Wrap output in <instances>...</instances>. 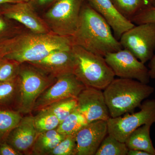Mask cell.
<instances>
[{
  "label": "cell",
  "mask_w": 155,
  "mask_h": 155,
  "mask_svg": "<svg viewBox=\"0 0 155 155\" xmlns=\"http://www.w3.org/2000/svg\"><path fill=\"white\" fill-rule=\"evenodd\" d=\"M0 13L8 19L21 23L33 33L51 32L28 2L4 4L0 7Z\"/></svg>",
  "instance_id": "obj_11"
},
{
  "label": "cell",
  "mask_w": 155,
  "mask_h": 155,
  "mask_svg": "<svg viewBox=\"0 0 155 155\" xmlns=\"http://www.w3.org/2000/svg\"><path fill=\"white\" fill-rule=\"evenodd\" d=\"M85 0H58L44 15L51 31L62 36H72L77 28Z\"/></svg>",
  "instance_id": "obj_6"
},
{
  "label": "cell",
  "mask_w": 155,
  "mask_h": 155,
  "mask_svg": "<svg viewBox=\"0 0 155 155\" xmlns=\"http://www.w3.org/2000/svg\"><path fill=\"white\" fill-rule=\"evenodd\" d=\"M104 58L115 76L135 79L145 84L149 82L148 69L128 50L123 48L108 53Z\"/></svg>",
  "instance_id": "obj_9"
},
{
  "label": "cell",
  "mask_w": 155,
  "mask_h": 155,
  "mask_svg": "<svg viewBox=\"0 0 155 155\" xmlns=\"http://www.w3.org/2000/svg\"><path fill=\"white\" fill-rule=\"evenodd\" d=\"M149 2L152 7H155V0H149Z\"/></svg>",
  "instance_id": "obj_37"
},
{
  "label": "cell",
  "mask_w": 155,
  "mask_h": 155,
  "mask_svg": "<svg viewBox=\"0 0 155 155\" xmlns=\"http://www.w3.org/2000/svg\"><path fill=\"white\" fill-rule=\"evenodd\" d=\"M48 155H76V134L66 136Z\"/></svg>",
  "instance_id": "obj_27"
},
{
  "label": "cell",
  "mask_w": 155,
  "mask_h": 155,
  "mask_svg": "<svg viewBox=\"0 0 155 155\" xmlns=\"http://www.w3.org/2000/svg\"><path fill=\"white\" fill-rule=\"evenodd\" d=\"M101 90L85 87L77 97V110L88 123L97 120L107 121L110 118L104 92Z\"/></svg>",
  "instance_id": "obj_12"
},
{
  "label": "cell",
  "mask_w": 155,
  "mask_h": 155,
  "mask_svg": "<svg viewBox=\"0 0 155 155\" xmlns=\"http://www.w3.org/2000/svg\"><path fill=\"white\" fill-rule=\"evenodd\" d=\"M20 64L11 59L0 60V83L12 80L18 76Z\"/></svg>",
  "instance_id": "obj_26"
},
{
  "label": "cell",
  "mask_w": 155,
  "mask_h": 155,
  "mask_svg": "<svg viewBox=\"0 0 155 155\" xmlns=\"http://www.w3.org/2000/svg\"><path fill=\"white\" fill-rule=\"evenodd\" d=\"M73 74L86 87L104 90L115 78V74L104 57L96 54L79 46L73 45Z\"/></svg>",
  "instance_id": "obj_4"
},
{
  "label": "cell",
  "mask_w": 155,
  "mask_h": 155,
  "mask_svg": "<svg viewBox=\"0 0 155 155\" xmlns=\"http://www.w3.org/2000/svg\"><path fill=\"white\" fill-rule=\"evenodd\" d=\"M22 115L14 110H0V144L6 141L11 130L21 121Z\"/></svg>",
  "instance_id": "obj_22"
},
{
  "label": "cell",
  "mask_w": 155,
  "mask_h": 155,
  "mask_svg": "<svg viewBox=\"0 0 155 155\" xmlns=\"http://www.w3.org/2000/svg\"><path fill=\"white\" fill-rule=\"evenodd\" d=\"M18 77L19 90L16 110L22 115L33 112L38 98L57 79L27 63L20 64Z\"/></svg>",
  "instance_id": "obj_5"
},
{
  "label": "cell",
  "mask_w": 155,
  "mask_h": 155,
  "mask_svg": "<svg viewBox=\"0 0 155 155\" xmlns=\"http://www.w3.org/2000/svg\"><path fill=\"white\" fill-rule=\"evenodd\" d=\"M88 123L85 117L76 109L60 123L56 129L63 135L76 134Z\"/></svg>",
  "instance_id": "obj_21"
},
{
  "label": "cell",
  "mask_w": 155,
  "mask_h": 155,
  "mask_svg": "<svg viewBox=\"0 0 155 155\" xmlns=\"http://www.w3.org/2000/svg\"><path fill=\"white\" fill-rule=\"evenodd\" d=\"M128 148L122 142L108 134L103 140L95 155H127Z\"/></svg>",
  "instance_id": "obj_24"
},
{
  "label": "cell",
  "mask_w": 155,
  "mask_h": 155,
  "mask_svg": "<svg viewBox=\"0 0 155 155\" xmlns=\"http://www.w3.org/2000/svg\"><path fill=\"white\" fill-rule=\"evenodd\" d=\"M151 125L146 124L137 128L129 134L125 140L129 150H139L155 155V148L150 136Z\"/></svg>",
  "instance_id": "obj_17"
},
{
  "label": "cell",
  "mask_w": 155,
  "mask_h": 155,
  "mask_svg": "<svg viewBox=\"0 0 155 155\" xmlns=\"http://www.w3.org/2000/svg\"><path fill=\"white\" fill-rule=\"evenodd\" d=\"M15 3L22 2H29L30 0H13Z\"/></svg>",
  "instance_id": "obj_36"
},
{
  "label": "cell",
  "mask_w": 155,
  "mask_h": 155,
  "mask_svg": "<svg viewBox=\"0 0 155 155\" xmlns=\"http://www.w3.org/2000/svg\"><path fill=\"white\" fill-rule=\"evenodd\" d=\"M135 25L155 22V7H148L140 11L131 20Z\"/></svg>",
  "instance_id": "obj_29"
},
{
  "label": "cell",
  "mask_w": 155,
  "mask_h": 155,
  "mask_svg": "<svg viewBox=\"0 0 155 155\" xmlns=\"http://www.w3.org/2000/svg\"><path fill=\"white\" fill-rule=\"evenodd\" d=\"M38 133L31 115L22 117L19 124L13 129L6 140L11 147L22 155H31V150Z\"/></svg>",
  "instance_id": "obj_15"
},
{
  "label": "cell",
  "mask_w": 155,
  "mask_h": 155,
  "mask_svg": "<svg viewBox=\"0 0 155 155\" xmlns=\"http://www.w3.org/2000/svg\"><path fill=\"white\" fill-rule=\"evenodd\" d=\"M65 136L56 129L39 133L32 147L31 155H48Z\"/></svg>",
  "instance_id": "obj_18"
},
{
  "label": "cell",
  "mask_w": 155,
  "mask_h": 155,
  "mask_svg": "<svg viewBox=\"0 0 155 155\" xmlns=\"http://www.w3.org/2000/svg\"><path fill=\"white\" fill-rule=\"evenodd\" d=\"M29 64L48 76L58 79L73 74L74 56L72 49L55 50L40 61Z\"/></svg>",
  "instance_id": "obj_14"
},
{
  "label": "cell",
  "mask_w": 155,
  "mask_h": 155,
  "mask_svg": "<svg viewBox=\"0 0 155 155\" xmlns=\"http://www.w3.org/2000/svg\"><path fill=\"white\" fill-rule=\"evenodd\" d=\"M123 17L131 21L140 11L150 7L149 0H110Z\"/></svg>",
  "instance_id": "obj_20"
},
{
  "label": "cell",
  "mask_w": 155,
  "mask_h": 155,
  "mask_svg": "<svg viewBox=\"0 0 155 155\" xmlns=\"http://www.w3.org/2000/svg\"><path fill=\"white\" fill-rule=\"evenodd\" d=\"M15 3L13 0H0V7L4 4Z\"/></svg>",
  "instance_id": "obj_34"
},
{
  "label": "cell",
  "mask_w": 155,
  "mask_h": 155,
  "mask_svg": "<svg viewBox=\"0 0 155 155\" xmlns=\"http://www.w3.org/2000/svg\"><path fill=\"white\" fill-rule=\"evenodd\" d=\"M137 25L123 34L119 41L123 48L145 64L154 54L155 22Z\"/></svg>",
  "instance_id": "obj_8"
},
{
  "label": "cell",
  "mask_w": 155,
  "mask_h": 155,
  "mask_svg": "<svg viewBox=\"0 0 155 155\" xmlns=\"http://www.w3.org/2000/svg\"><path fill=\"white\" fill-rule=\"evenodd\" d=\"M107 134V121L89 122L76 134V155H95Z\"/></svg>",
  "instance_id": "obj_13"
},
{
  "label": "cell",
  "mask_w": 155,
  "mask_h": 155,
  "mask_svg": "<svg viewBox=\"0 0 155 155\" xmlns=\"http://www.w3.org/2000/svg\"><path fill=\"white\" fill-rule=\"evenodd\" d=\"M85 87L73 74L61 76L40 96L35 104L33 111L38 112L66 99L77 98Z\"/></svg>",
  "instance_id": "obj_10"
},
{
  "label": "cell",
  "mask_w": 155,
  "mask_h": 155,
  "mask_svg": "<svg viewBox=\"0 0 155 155\" xmlns=\"http://www.w3.org/2000/svg\"><path fill=\"white\" fill-rule=\"evenodd\" d=\"M14 21L0 13V44L21 32Z\"/></svg>",
  "instance_id": "obj_28"
},
{
  "label": "cell",
  "mask_w": 155,
  "mask_h": 155,
  "mask_svg": "<svg viewBox=\"0 0 155 155\" xmlns=\"http://www.w3.org/2000/svg\"><path fill=\"white\" fill-rule=\"evenodd\" d=\"M19 90L18 76L12 80L0 83V110H16Z\"/></svg>",
  "instance_id": "obj_19"
},
{
  "label": "cell",
  "mask_w": 155,
  "mask_h": 155,
  "mask_svg": "<svg viewBox=\"0 0 155 155\" xmlns=\"http://www.w3.org/2000/svg\"><path fill=\"white\" fill-rule=\"evenodd\" d=\"M85 1L105 19L114 31V36L118 40L123 34L135 25L116 10L110 0Z\"/></svg>",
  "instance_id": "obj_16"
},
{
  "label": "cell",
  "mask_w": 155,
  "mask_h": 155,
  "mask_svg": "<svg viewBox=\"0 0 155 155\" xmlns=\"http://www.w3.org/2000/svg\"><path fill=\"white\" fill-rule=\"evenodd\" d=\"M0 45L5 52L4 58L21 64L40 61L55 50L71 49L73 45L71 36L31 31L20 32Z\"/></svg>",
  "instance_id": "obj_2"
},
{
  "label": "cell",
  "mask_w": 155,
  "mask_h": 155,
  "mask_svg": "<svg viewBox=\"0 0 155 155\" xmlns=\"http://www.w3.org/2000/svg\"><path fill=\"white\" fill-rule=\"evenodd\" d=\"M4 56H5V54H4V52L2 50V48L0 47V60L4 58Z\"/></svg>",
  "instance_id": "obj_35"
},
{
  "label": "cell",
  "mask_w": 155,
  "mask_h": 155,
  "mask_svg": "<svg viewBox=\"0 0 155 155\" xmlns=\"http://www.w3.org/2000/svg\"><path fill=\"white\" fill-rule=\"evenodd\" d=\"M127 155H151L150 153L139 150H129Z\"/></svg>",
  "instance_id": "obj_33"
},
{
  "label": "cell",
  "mask_w": 155,
  "mask_h": 155,
  "mask_svg": "<svg viewBox=\"0 0 155 155\" xmlns=\"http://www.w3.org/2000/svg\"><path fill=\"white\" fill-rule=\"evenodd\" d=\"M148 65L149 74L150 78L155 79V54L150 60Z\"/></svg>",
  "instance_id": "obj_32"
},
{
  "label": "cell",
  "mask_w": 155,
  "mask_h": 155,
  "mask_svg": "<svg viewBox=\"0 0 155 155\" xmlns=\"http://www.w3.org/2000/svg\"><path fill=\"white\" fill-rule=\"evenodd\" d=\"M139 108L140 110L136 113L109 118L107 121L108 134L125 142L127 137L137 128L155 123V99L146 100Z\"/></svg>",
  "instance_id": "obj_7"
},
{
  "label": "cell",
  "mask_w": 155,
  "mask_h": 155,
  "mask_svg": "<svg viewBox=\"0 0 155 155\" xmlns=\"http://www.w3.org/2000/svg\"><path fill=\"white\" fill-rule=\"evenodd\" d=\"M58 0H30L28 2L35 9L50 7Z\"/></svg>",
  "instance_id": "obj_31"
},
{
  "label": "cell",
  "mask_w": 155,
  "mask_h": 155,
  "mask_svg": "<svg viewBox=\"0 0 155 155\" xmlns=\"http://www.w3.org/2000/svg\"><path fill=\"white\" fill-rule=\"evenodd\" d=\"M38 112L36 116H33L35 126L38 133L57 129L60 122L54 114L46 108Z\"/></svg>",
  "instance_id": "obj_23"
},
{
  "label": "cell",
  "mask_w": 155,
  "mask_h": 155,
  "mask_svg": "<svg viewBox=\"0 0 155 155\" xmlns=\"http://www.w3.org/2000/svg\"><path fill=\"white\" fill-rule=\"evenodd\" d=\"M0 155H22L6 142L0 144Z\"/></svg>",
  "instance_id": "obj_30"
},
{
  "label": "cell",
  "mask_w": 155,
  "mask_h": 155,
  "mask_svg": "<svg viewBox=\"0 0 155 155\" xmlns=\"http://www.w3.org/2000/svg\"><path fill=\"white\" fill-rule=\"evenodd\" d=\"M154 91L148 84L119 78H114L103 92L110 117L116 118L133 113Z\"/></svg>",
  "instance_id": "obj_3"
},
{
  "label": "cell",
  "mask_w": 155,
  "mask_h": 155,
  "mask_svg": "<svg viewBox=\"0 0 155 155\" xmlns=\"http://www.w3.org/2000/svg\"><path fill=\"white\" fill-rule=\"evenodd\" d=\"M77 106V98H69L54 103L45 108L54 114L61 123L76 109Z\"/></svg>",
  "instance_id": "obj_25"
},
{
  "label": "cell",
  "mask_w": 155,
  "mask_h": 155,
  "mask_svg": "<svg viewBox=\"0 0 155 155\" xmlns=\"http://www.w3.org/2000/svg\"><path fill=\"white\" fill-rule=\"evenodd\" d=\"M71 38L73 45L103 57L123 49L108 22L86 1L81 7L77 28Z\"/></svg>",
  "instance_id": "obj_1"
}]
</instances>
